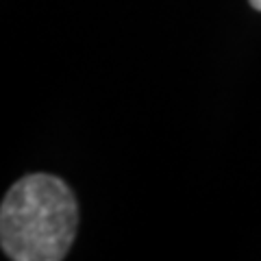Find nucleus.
I'll return each instance as SVG.
<instances>
[{
    "instance_id": "obj_2",
    "label": "nucleus",
    "mask_w": 261,
    "mask_h": 261,
    "mask_svg": "<svg viewBox=\"0 0 261 261\" xmlns=\"http://www.w3.org/2000/svg\"><path fill=\"white\" fill-rule=\"evenodd\" d=\"M250 5H252V7H255V9H257V11H261V0H250Z\"/></svg>"
},
{
    "instance_id": "obj_1",
    "label": "nucleus",
    "mask_w": 261,
    "mask_h": 261,
    "mask_svg": "<svg viewBox=\"0 0 261 261\" xmlns=\"http://www.w3.org/2000/svg\"><path fill=\"white\" fill-rule=\"evenodd\" d=\"M79 207L72 190L53 174H29L0 207V242L13 261H61L74 242Z\"/></svg>"
}]
</instances>
